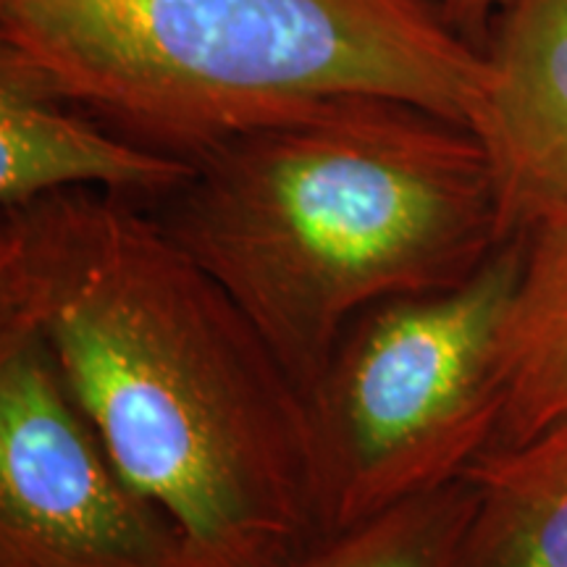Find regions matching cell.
<instances>
[{"instance_id": "obj_2", "label": "cell", "mask_w": 567, "mask_h": 567, "mask_svg": "<svg viewBox=\"0 0 567 567\" xmlns=\"http://www.w3.org/2000/svg\"><path fill=\"white\" fill-rule=\"evenodd\" d=\"M145 210L234 297L305 396L363 310L457 287L507 243L476 134L386 95L234 134Z\"/></svg>"}, {"instance_id": "obj_1", "label": "cell", "mask_w": 567, "mask_h": 567, "mask_svg": "<svg viewBox=\"0 0 567 567\" xmlns=\"http://www.w3.org/2000/svg\"><path fill=\"white\" fill-rule=\"evenodd\" d=\"M0 326L45 344L193 567H276L326 534L308 396L142 205L61 189L6 208Z\"/></svg>"}, {"instance_id": "obj_5", "label": "cell", "mask_w": 567, "mask_h": 567, "mask_svg": "<svg viewBox=\"0 0 567 567\" xmlns=\"http://www.w3.org/2000/svg\"><path fill=\"white\" fill-rule=\"evenodd\" d=\"M0 567H193L71 400L51 352L0 326Z\"/></svg>"}, {"instance_id": "obj_11", "label": "cell", "mask_w": 567, "mask_h": 567, "mask_svg": "<svg viewBox=\"0 0 567 567\" xmlns=\"http://www.w3.org/2000/svg\"><path fill=\"white\" fill-rule=\"evenodd\" d=\"M507 6L509 0H444L446 19L471 42H476L478 34H484Z\"/></svg>"}, {"instance_id": "obj_7", "label": "cell", "mask_w": 567, "mask_h": 567, "mask_svg": "<svg viewBox=\"0 0 567 567\" xmlns=\"http://www.w3.org/2000/svg\"><path fill=\"white\" fill-rule=\"evenodd\" d=\"M189 176V161L124 140L0 51L3 210L61 189H101L151 208Z\"/></svg>"}, {"instance_id": "obj_6", "label": "cell", "mask_w": 567, "mask_h": 567, "mask_svg": "<svg viewBox=\"0 0 567 567\" xmlns=\"http://www.w3.org/2000/svg\"><path fill=\"white\" fill-rule=\"evenodd\" d=\"M467 130L484 147L507 239L567 221V0H509L484 48Z\"/></svg>"}, {"instance_id": "obj_3", "label": "cell", "mask_w": 567, "mask_h": 567, "mask_svg": "<svg viewBox=\"0 0 567 567\" xmlns=\"http://www.w3.org/2000/svg\"><path fill=\"white\" fill-rule=\"evenodd\" d=\"M0 51L111 132L189 163L344 95L467 126L486 76L444 0H0Z\"/></svg>"}, {"instance_id": "obj_9", "label": "cell", "mask_w": 567, "mask_h": 567, "mask_svg": "<svg viewBox=\"0 0 567 567\" xmlns=\"http://www.w3.org/2000/svg\"><path fill=\"white\" fill-rule=\"evenodd\" d=\"M523 243L499 347L502 415L488 450L526 442L567 415V221Z\"/></svg>"}, {"instance_id": "obj_4", "label": "cell", "mask_w": 567, "mask_h": 567, "mask_svg": "<svg viewBox=\"0 0 567 567\" xmlns=\"http://www.w3.org/2000/svg\"><path fill=\"white\" fill-rule=\"evenodd\" d=\"M523 247L507 239L457 287L392 297L347 326L308 396L326 534L463 478L492 446Z\"/></svg>"}, {"instance_id": "obj_10", "label": "cell", "mask_w": 567, "mask_h": 567, "mask_svg": "<svg viewBox=\"0 0 567 567\" xmlns=\"http://www.w3.org/2000/svg\"><path fill=\"white\" fill-rule=\"evenodd\" d=\"M473 509L476 486L463 476L329 530L276 567H455Z\"/></svg>"}, {"instance_id": "obj_8", "label": "cell", "mask_w": 567, "mask_h": 567, "mask_svg": "<svg viewBox=\"0 0 567 567\" xmlns=\"http://www.w3.org/2000/svg\"><path fill=\"white\" fill-rule=\"evenodd\" d=\"M465 476L476 509L455 567H567V415Z\"/></svg>"}]
</instances>
